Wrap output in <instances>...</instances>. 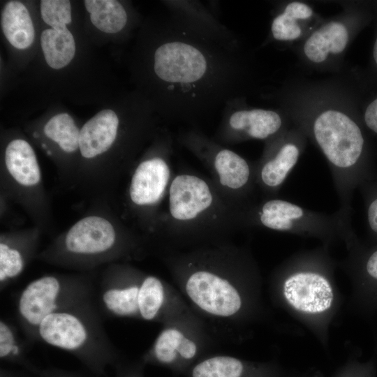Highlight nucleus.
<instances>
[{
	"label": "nucleus",
	"mask_w": 377,
	"mask_h": 377,
	"mask_svg": "<svg viewBox=\"0 0 377 377\" xmlns=\"http://www.w3.org/2000/svg\"><path fill=\"white\" fill-rule=\"evenodd\" d=\"M151 57L159 110L193 125L239 97L242 65L228 28L201 4L170 1Z\"/></svg>",
	"instance_id": "nucleus-1"
},
{
	"label": "nucleus",
	"mask_w": 377,
	"mask_h": 377,
	"mask_svg": "<svg viewBox=\"0 0 377 377\" xmlns=\"http://www.w3.org/2000/svg\"><path fill=\"white\" fill-rule=\"evenodd\" d=\"M244 230V213L211 179L194 171L175 172L149 239L171 243H221Z\"/></svg>",
	"instance_id": "nucleus-2"
},
{
	"label": "nucleus",
	"mask_w": 377,
	"mask_h": 377,
	"mask_svg": "<svg viewBox=\"0 0 377 377\" xmlns=\"http://www.w3.org/2000/svg\"><path fill=\"white\" fill-rule=\"evenodd\" d=\"M335 261L329 246L298 252L286 260L274 274L281 305L305 325L323 346L341 304L335 278Z\"/></svg>",
	"instance_id": "nucleus-3"
},
{
	"label": "nucleus",
	"mask_w": 377,
	"mask_h": 377,
	"mask_svg": "<svg viewBox=\"0 0 377 377\" xmlns=\"http://www.w3.org/2000/svg\"><path fill=\"white\" fill-rule=\"evenodd\" d=\"M145 241L131 227L93 214L75 222L39 257L54 265L89 269L133 254Z\"/></svg>",
	"instance_id": "nucleus-4"
},
{
	"label": "nucleus",
	"mask_w": 377,
	"mask_h": 377,
	"mask_svg": "<svg viewBox=\"0 0 377 377\" xmlns=\"http://www.w3.org/2000/svg\"><path fill=\"white\" fill-rule=\"evenodd\" d=\"M309 132L330 168L340 202L338 212L350 221L353 191L367 173L362 130L346 113L330 109L311 119Z\"/></svg>",
	"instance_id": "nucleus-5"
},
{
	"label": "nucleus",
	"mask_w": 377,
	"mask_h": 377,
	"mask_svg": "<svg viewBox=\"0 0 377 377\" xmlns=\"http://www.w3.org/2000/svg\"><path fill=\"white\" fill-rule=\"evenodd\" d=\"M173 154L174 137L163 128L158 131L150 150L128 170L125 211L132 220L133 229L140 231L146 240L154 231L175 174Z\"/></svg>",
	"instance_id": "nucleus-6"
},
{
	"label": "nucleus",
	"mask_w": 377,
	"mask_h": 377,
	"mask_svg": "<svg viewBox=\"0 0 377 377\" xmlns=\"http://www.w3.org/2000/svg\"><path fill=\"white\" fill-rule=\"evenodd\" d=\"M216 247L170 259L175 272L184 276L189 299L202 311L216 317H232L244 300L235 283L225 274L235 249Z\"/></svg>",
	"instance_id": "nucleus-7"
},
{
	"label": "nucleus",
	"mask_w": 377,
	"mask_h": 377,
	"mask_svg": "<svg viewBox=\"0 0 377 377\" xmlns=\"http://www.w3.org/2000/svg\"><path fill=\"white\" fill-rule=\"evenodd\" d=\"M37 341L74 355L96 374L116 354L94 302L48 315L37 329Z\"/></svg>",
	"instance_id": "nucleus-8"
},
{
	"label": "nucleus",
	"mask_w": 377,
	"mask_h": 377,
	"mask_svg": "<svg viewBox=\"0 0 377 377\" xmlns=\"http://www.w3.org/2000/svg\"><path fill=\"white\" fill-rule=\"evenodd\" d=\"M176 141L198 159L218 191L243 213L258 199L255 163L195 126L180 131Z\"/></svg>",
	"instance_id": "nucleus-9"
},
{
	"label": "nucleus",
	"mask_w": 377,
	"mask_h": 377,
	"mask_svg": "<svg viewBox=\"0 0 377 377\" xmlns=\"http://www.w3.org/2000/svg\"><path fill=\"white\" fill-rule=\"evenodd\" d=\"M165 298L163 281L127 265L112 264L103 272L94 302L102 315L155 320Z\"/></svg>",
	"instance_id": "nucleus-10"
},
{
	"label": "nucleus",
	"mask_w": 377,
	"mask_h": 377,
	"mask_svg": "<svg viewBox=\"0 0 377 377\" xmlns=\"http://www.w3.org/2000/svg\"><path fill=\"white\" fill-rule=\"evenodd\" d=\"M244 229L265 228L320 239L330 246L352 234L350 223L337 211L326 214L276 198H258L244 212Z\"/></svg>",
	"instance_id": "nucleus-11"
},
{
	"label": "nucleus",
	"mask_w": 377,
	"mask_h": 377,
	"mask_svg": "<svg viewBox=\"0 0 377 377\" xmlns=\"http://www.w3.org/2000/svg\"><path fill=\"white\" fill-rule=\"evenodd\" d=\"M95 285L88 275L47 274L29 282L16 304L18 324L31 342L48 315L94 302Z\"/></svg>",
	"instance_id": "nucleus-12"
},
{
	"label": "nucleus",
	"mask_w": 377,
	"mask_h": 377,
	"mask_svg": "<svg viewBox=\"0 0 377 377\" xmlns=\"http://www.w3.org/2000/svg\"><path fill=\"white\" fill-rule=\"evenodd\" d=\"M237 98L223 106L221 121L212 137L215 141L224 146L249 140L267 141L286 131L280 113L272 110L240 107Z\"/></svg>",
	"instance_id": "nucleus-13"
},
{
	"label": "nucleus",
	"mask_w": 377,
	"mask_h": 377,
	"mask_svg": "<svg viewBox=\"0 0 377 377\" xmlns=\"http://www.w3.org/2000/svg\"><path fill=\"white\" fill-rule=\"evenodd\" d=\"M298 131H284L266 141L261 158L255 163L256 183L261 198L276 197L304 149Z\"/></svg>",
	"instance_id": "nucleus-14"
},
{
	"label": "nucleus",
	"mask_w": 377,
	"mask_h": 377,
	"mask_svg": "<svg viewBox=\"0 0 377 377\" xmlns=\"http://www.w3.org/2000/svg\"><path fill=\"white\" fill-rule=\"evenodd\" d=\"M344 242L348 254L339 265L352 279L354 302L377 304V248L364 251L354 234Z\"/></svg>",
	"instance_id": "nucleus-15"
},
{
	"label": "nucleus",
	"mask_w": 377,
	"mask_h": 377,
	"mask_svg": "<svg viewBox=\"0 0 377 377\" xmlns=\"http://www.w3.org/2000/svg\"><path fill=\"white\" fill-rule=\"evenodd\" d=\"M4 175L20 193H37L42 187V174L36 153L24 139L11 140L3 157Z\"/></svg>",
	"instance_id": "nucleus-16"
},
{
	"label": "nucleus",
	"mask_w": 377,
	"mask_h": 377,
	"mask_svg": "<svg viewBox=\"0 0 377 377\" xmlns=\"http://www.w3.org/2000/svg\"><path fill=\"white\" fill-rule=\"evenodd\" d=\"M120 129V119L109 109L103 110L80 129L79 151L86 160H94L106 153L114 144Z\"/></svg>",
	"instance_id": "nucleus-17"
},
{
	"label": "nucleus",
	"mask_w": 377,
	"mask_h": 377,
	"mask_svg": "<svg viewBox=\"0 0 377 377\" xmlns=\"http://www.w3.org/2000/svg\"><path fill=\"white\" fill-rule=\"evenodd\" d=\"M36 239L3 235L0 241L1 290L17 278L34 256Z\"/></svg>",
	"instance_id": "nucleus-18"
},
{
	"label": "nucleus",
	"mask_w": 377,
	"mask_h": 377,
	"mask_svg": "<svg viewBox=\"0 0 377 377\" xmlns=\"http://www.w3.org/2000/svg\"><path fill=\"white\" fill-rule=\"evenodd\" d=\"M349 34L345 24L331 21L311 34L304 44L303 51L313 63L323 62L330 54L341 53L346 47Z\"/></svg>",
	"instance_id": "nucleus-19"
},
{
	"label": "nucleus",
	"mask_w": 377,
	"mask_h": 377,
	"mask_svg": "<svg viewBox=\"0 0 377 377\" xmlns=\"http://www.w3.org/2000/svg\"><path fill=\"white\" fill-rule=\"evenodd\" d=\"M1 24L5 37L14 47L24 50L33 43V22L27 8L20 1H9L5 4Z\"/></svg>",
	"instance_id": "nucleus-20"
},
{
	"label": "nucleus",
	"mask_w": 377,
	"mask_h": 377,
	"mask_svg": "<svg viewBox=\"0 0 377 377\" xmlns=\"http://www.w3.org/2000/svg\"><path fill=\"white\" fill-rule=\"evenodd\" d=\"M40 44L46 63L54 69L65 67L75 56V40L67 27L45 29Z\"/></svg>",
	"instance_id": "nucleus-21"
},
{
	"label": "nucleus",
	"mask_w": 377,
	"mask_h": 377,
	"mask_svg": "<svg viewBox=\"0 0 377 377\" xmlns=\"http://www.w3.org/2000/svg\"><path fill=\"white\" fill-rule=\"evenodd\" d=\"M197 345L176 328H166L157 337L152 348L154 357L162 363H171L179 355L188 360L194 357Z\"/></svg>",
	"instance_id": "nucleus-22"
},
{
	"label": "nucleus",
	"mask_w": 377,
	"mask_h": 377,
	"mask_svg": "<svg viewBox=\"0 0 377 377\" xmlns=\"http://www.w3.org/2000/svg\"><path fill=\"white\" fill-rule=\"evenodd\" d=\"M92 24L99 30L115 34L126 25L128 15L122 4L116 0H85Z\"/></svg>",
	"instance_id": "nucleus-23"
},
{
	"label": "nucleus",
	"mask_w": 377,
	"mask_h": 377,
	"mask_svg": "<svg viewBox=\"0 0 377 377\" xmlns=\"http://www.w3.org/2000/svg\"><path fill=\"white\" fill-rule=\"evenodd\" d=\"M313 15V10L307 4L294 1L288 3L284 10L276 16L271 24V32L276 40L288 41L298 38L302 34L299 20H304Z\"/></svg>",
	"instance_id": "nucleus-24"
},
{
	"label": "nucleus",
	"mask_w": 377,
	"mask_h": 377,
	"mask_svg": "<svg viewBox=\"0 0 377 377\" xmlns=\"http://www.w3.org/2000/svg\"><path fill=\"white\" fill-rule=\"evenodd\" d=\"M45 135L67 154L79 150L80 130L67 113L53 116L43 127Z\"/></svg>",
	"instance_id": "nucleus-25"
},
{
	"label": "nucleus",
	"mask_w": 377,
	"mask_h": 377,
	"mask_svg": "<svg viewBox=\"0 0 377 377\" xmlns=\"http://www.w3.org/2000/svg\"><path fill=\"white\" fill-rule=\"evenodd\" d=\"M242 362L233 357L216 356L198 364L193 369V377H241Z\"/></svg>",
	"instance_id": "nucleus-26"
},
{
	"label": "nucleus",
	"mask_w": 377,
	"mask_h": 377,
	"mask_svg": "<svg viewBox=\"0 0 377 377\" xmlns=\"http://www.w3.org/2000/svg\"><path fill=\"white\" fill-rule=\"evenodd\" d=\"M25 344L20 339L17 328L1 318L0 358L8 362L25 364Z\"/></svg>",
	"instance_id": "nucleus-27"
},
{
	"label": "nucleus",
	"mask_w": 377,
	"mask_h": 377,
	"mask_svg": "<svg viewBox=\"0 0 377 377\" xmlns=\"http://www.w3.org/2000/svg\"><path fill=\"white\" fill-rule=\"evenodd\" d=\"M40 13L43 20L52 29L64 28L71 22V2L67 0H43Z\"/></svg>",
	"instance_id": "nucleus-28"
},
{
	"label": "nucleus",
	"mask_w": 377,
	"mask_h": 377,
	"mask_svg": "<svg viewBox=\"0 0 377 377\" xmlns=\"http://www.w3.org/2000/svg\"><path fill=\"white\" fill-rule=\"evenodd\" d=\"M367 217L369 229L377 235V195L373 196L368 202Z\"/></svg>",
	"instance_id": "nucleus-29"
},
{
	"label": "nucleus",
	"mask_w": 377,
	"mask_h": 377,
	"mask_svg": "<svg viewBox=\"0 0 377 377\" xmlns=\"http://www.w3.org/2000/svg\"><path fill=\"white\" fill-rule=\"evenodd\" d=\"M364 119L367 126L371 131L377 133V98L373 101L367 108Z\"/></svg>",
	"instance_id": "nucleus-30"
},
{
	"label": "nucleus",
	"mask_w": 377,
	"mask_h": 377,
	"mask_svg": "<svg viewBox=\"0 0 377 377\" xmlns=\"http://www.w3.org/2000/svg\"><path fill=\"white\" fill-rule=\"evenodd\" d=\"M43 377H77L75 374H68L66 372H60V371H56V372H49L45 373L43 375Z\"/></svg>",
	"instance_id": "nucleus-31"
},
{
	"label": "nucleus",
	"mask_w": 377,
	"mask_h": 377,
	"mask_svg": "<svg viewBox=\"0 0 377 377\" xmlns=\"http://www.w3.org/2000/svg\"><path fill=\"white\" fill-rule=\"evenodd\" d=\"M374 59L375 62L377 64V38L374 45V52H373Z\"/></svg>",
	"instance_id": "nucleus-32"
}]
</instances>
